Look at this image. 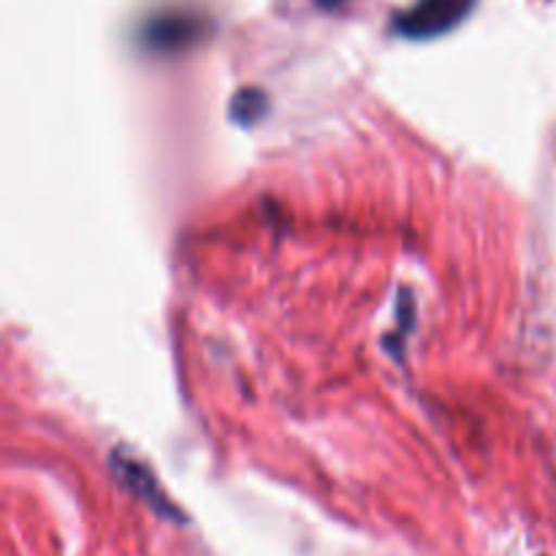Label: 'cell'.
<instances>
[{
  "label": "cell",
  "instance_id": "obj_1",
  "mask_svg": "<svg viewBox=\"0 0 556 556\" xmlns=\"http://www.w3.org/2000/svg\"><path fill=\"white\" fill-rule=\"evenodd\" d=\"M476 0H418L396 16V33L405 38H434L454 30L472 11Z\"/></svg>",
  "mask_w": 556,
  "mask_h": 556
},
{
  "label": "cell",
  "instance_id": "obj_2",
  "mask_svg": "<svg viewBox=\"0 0 556 556\" xmlns=\"http://www.w3.org/2000/svg\"><path fill=\"white\" fill-rule=\"evenodd\" d=\"M112 470L117 476V481L134 494L136 500L147 505V508L155 510L157 516L163 519H172V521H185V516L179 514L177 505L166 497V492L161 489V483L155 481L150 470L141 465L139 459H134L130 454H123V451H114L112 454Z\"/></svg>",
  "mask_w": 556,
  "mask_h": 556
},
{
  "label": "cell",
  "instance_id": "obj_3",
  "mask_svg": "<svg viewBox=\"0 0 556 556\" xmlns=\"http://www.w3.org/2000/svg\"><path fill=\"white\" fill-rule=\"evenodd\" d=\"M201 36V20L193 14H161L155 20L147 22L144 27V41L147 47L163 49V52H172V49H182L188 43H193Z\"/></svg>",
  "mask_w": 556,
  "mask_h": 556
},
{
  "label": "cell",
  "instance_id": "obj_4",
  "mask_svg": "<svg viewBox=\"0 0 556 556\" xmlns=\"http://www.w3.org/2000/svg\"><path fill=\"white\" fill-rule=\"evenodd\" d=\"M320 5H324V9H337V5L342 3V0H318Z\"/></svg>",
  "mask_w": 556,
  "mask_h": 556
}]
</instances>
